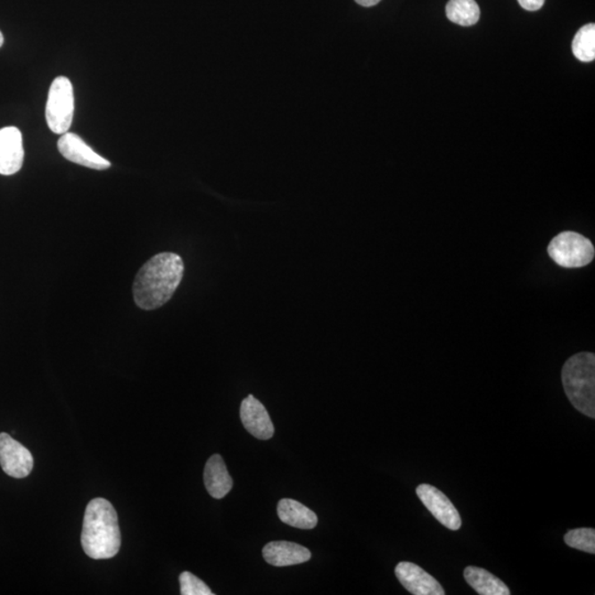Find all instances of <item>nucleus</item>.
Returning <instances> with one entry per match:
<instances>
[{"mask_svg": "<svg viewBox=\"0 0 595 595\" xmlns=\"http://www.w3.org/2000/svg\"><path fill=\"white\" fill-rule=\"evenodd\" d=\"M185 264L175 252H161L138 271L133 293L136 304L144 310H154L166 304L179 287Z\"/></svg>", "mask_w": 595, "mask_h": 595, "instance_id": "nucleus-1", "label": "nucleus"}, {"mask_svg": "<svg viewBox=\"0 0 595 595\" xmlns=\"http://www.w3.org/2000/svg\"><path fill=\"white\" fill-rule=\"evenodd\" d=\"M81 542L84 552L92 559H111L120 550L119 517L109 500L94 499L84 515Z\"/></svg>", "mask_w": 595, "mask_h": 595, "instance_id": "nucleus-2", "label": "nucleus"}, {"mask_svg": "<svg viewBox=\"0 0 595 595\" xmlns=\"http://www.w3.org/2000/svg\"><path fill=\"white\" fill-rule=\"evenodd\" d=\"M562 384L571 404L583 415L595 418V355L578 353L562 368Z\"/></svg>", "mask_w": 595, "mask_h": 595, "instance_id": "nucleus-3", "label": "nucleus"}, {"mask_svg": "<svg viewBox=\"0 0 595 595\" xmlns=\"http://www.w3.org/2000/svg\"><path fill=\"white\" fill-rule=\"evenodd\" d=\"M551 260L565 269H581L594 259V246L587 237L575 232H562L548 246Z\"/></svg>", "mask_w": 595, "mask_h": 595, "instance_id": "nucleus-4", "label": "nucleus"}, {"mask_svg": "<svg viewBox=\"0 0 595 595\" xmlns=\"http://www.w3.org/2000/svg\"><path fill=\"white\" fill-rule=\"evenodd\" d=\"M74 115V93L71 81L59 77L51 84L45 117L54 134L63 135L71 128Z\"/></svg>", "mask_w": 595, "mask_h": 595, "instance_id": "nucleus-5", "label": "nucleus"}, {"mask_svg": "<svg viewBox=\"0 0 595 595\" xmlns=\"http://www.w3.org/2000/svg\"><path fill=\"white\" fill-rule=\"evenodd\" d=\"M0 466L7 475L25 479L34 468V458L27 448L8 434H0Z\"/></svg>", "mask_w": 595, "mask_h": 595, "instance_id": "nucleus-6", "label": "nucleus"}, {"mask_svg": "<svg viewBox=\"0 0 595 595\" xmlns=\"http://www.w3.org/2000/svg\"><path fill=\"white\" fill-rule=\"evenodd\" d=\"M417 495L434 515L439 523L451 531H459L462 526L460 514L446 495L437 487L429 484H421L417 487Z\"/></svg>", "mask_w": 595, "mask_h": 595, "instance_id": "nucleus-7", "label": "nucleus"}, {"mask_svg": "<svg viewBox=\"0 0 595 595\" xmlns=\"http://www.w3.org/2000/svg\"><path fill=\"white\" fill-rule=\"evenodd\" d=\"M58 148L65 159L77 165L94 170H106L112 166L109 161L94 152L79 136L73 133L63 134L59 139Z\"/></svg>", "mask_w": 595, "mask_h": 595, "instance_id": "nucleus-8", "label": "nucleus"}, {"mask_svg": "<svg viewBox=\"0 0 595 595\" xmlns=\"http://www.w3.org/2000/svg\"><path fill=\"white\" fill-rule=\"evenodd\" d=\"M395 574L407 591L415 595H444L442 584L433 575L426 573L412 562L402 561L397 565Z\"/></svg>", "mask_w": 595, "mask_h": 595, "instance_id": "nucleus-9", "label": "nucleus"}, {"mask_svg": "<svg viewBox=\"0 0 595 595\" xmlns=\"http://www.w3.org/2000/svg\"><path fill=\"white\" fill-rule=\"evenodd\" d=\"M23 158L21 131L13 126L0 129V175H15L22 168Z\"/></svg>", "mask_w": 595, "mask_h": 595, "instance_id": "nucleus-10", "label": "nucleus"}, {"mask_svg": "<svg viewBox=\"0 0 595 595\" xmlns=\"http://www.w3.org/2000/svg\"><path fill=\"white\" fill-rule=\"evenodd\" d=\"M241 420L248 433L260 440H269L274 437L275 428L269 411L259 400L252 395L242 401Z\"/></svg>", "mask_w": 595, "mask_h": 595, "instance_id": "nucleus-11", "label": "nucleus"}, {"mask_svg": "<svg viewBox=\"0 0 595 595\" xmlns=\"http://www.w3.org/2000/svg\"><path fill=\"white\" fill-rule=\"evenodd\" d=\"M262 556L271 566H288L310 560L311 552L292 541H271L262 548Z\"/></svg>", "mask_w": 595, "mask_h": 595, "instance_id": "nucleus-12", "label": "nucleus"}, {"mask_svg": "<svg viewBox=\"0 0 595 595\" xmlns=\"http://www.w3.org/2000/svg\"><path fill=\"white\" fill-rule=\"evenodd\" d=\"M204 484L212 498L221 500L231 492L233 480L227 471L223 458L214 454L206 462L204 468Z\"/></svg>", "mask_w": 595, "mask_h": 595, "instance_id": "nucleus-13", "label": "nucleus"}, {"mask_svg": "<svg viewBox=\"0 0 595 595\" xmlns=\"http://www.w3.org/2000/svg\"><path fill=\"white\" fill-rule=\"evenodd\" d=\"M280 521L299 529H313L318 525V516L310 508L292 499L281 500L277 508Z\"/></svg>", "mask_w": 595, "mask_h": 595, "instance_id": "nucleus-14", "label": "nucleus"}, {"mask_svg": "<svg viewBox=\"0 0 595 595\" xmlns=\"http://www.w3.org/2000/svg\"><path fill=\"white\" fill-rule=\"evenodd\" d=\"M465 579L470 587L481 595L510 594L508 585L485 569L473 566H467L465 570Z\"/></svg>", "mask_w": 595, "mask_h": 595, "instance_id": "nucleus-15", "label": "nucleus"}, {"mask_svg": "<svg viewBox=\"0 0 595 595\" xmlns=\"http://www.w3.org/2000/svg\"><path fill=\"white\" fill-rule=\"evenodd\" d=\"M446 12L450 21L463 27L475 25L480 19V7L475 0H450Z\"/></svg>", "mask_w": 595, "mask_h": 595, "instance_id": "nucleus-16", "label": "nucleus"}, {"mask_svg": "<svg viewBox=\"0 0 595 595\" xmlns=\"http://www.w3.org/2000/svg\"><path fill=\"white\" fill-rule=\"evenodd\" d=\"M573 53L583 62H591L595 59V25L589 23L581 28L573 42Z\"/></svg>", "mask_w": 595, "mask_h": 595, "instance_id": "nucleus-17", "label": "nucleus"}, {"mask_svg": "<svg viewBox=\"0 0 595 595\" xmlns=\"http://www.w3.org/2000/svg\"><path fill=\"white\" fill-rule=\"evenodd\" d=\"M565 542L571 548L588 554H595V531L593 528H578L566 533Z\"/></svg>", "mask_w": 595, "mask_h": 595, "instance_id": "nucleus-18", "label": "nucleus"}, {"mask_svg": "<svg viewBox=\"0 0 595 595\" xmlns=\"http://www.w3.org/2000/svg\"><path fill=\"white\" fill-rule=\"evenodd\" d=\"M182 595H213L202 580L191 573H182L179 577Z\"/></svg>", "mask_w": 595, "mask_h": 595, "instance_id": "nucleus-19", "label": "nucleus"}, {"mask_svg": "<svg viewBox=\"0 0 595 595\" xmlns=\"http://www.w3.org/2000/svg\"><path fill=\"white\" fill-rule=\"evenodd\" d=\"M519 4L528 12H536L545 4V0H518Z\"/></svg>", "mask_w": 595, "mask_h": 595, "instance_id": "nucleus-20", "label": "nucleus"}, {"mask_svg": "<svg viewBox=\"0 0 595 595\" xmlns=\"http://www.w3.org/2000/svg\"><path fill=\"white\" fill-rule=\"evenodd\" d=\"M356 3L364 7H372L377 4L381 0H355Z\"/></svg>", "mask_w": 595, "mask_h": 595, "instance_id": "nucleus-21", "label": "nucleus"}, {"mask_svg": "<svg viewBox=\"0 0 595 595\" xmlns=\"http://www.w3.org/2000/svg\"><path fill=\"white\" fill-rule=\"evenodd\" d=\"M3 45H4V36L2 32H0V46H2Z\"/></svg>", "mask_w": 595, "mask_h": 595, "instance_id": "nucleus-22", "label": "nucleus"}]
</instances>
